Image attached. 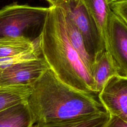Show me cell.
Returning a JSON list of instances; mask_svg holds the SVG:
<instances>
[{
    "instance_id": "6da1fadb",
    "label": "cell",
    "mask_w": 127,
    "mask_h": 127,
    "mask_svg": "<svg viewBox=\"0 0 127 127\" xmlns=\"http://www.w3.org/2000/svg\"><path fill=\"white\" fill-rule=\"evenodd\" d=\"M32 88L28 103L36 124L59 122L106 110L97 94L69 86L50 67Z\"/></svg>"
},
{
    "instance_id": "7a4b0ae2",
    "label": "cell",
    "mask_w": 127,
    "mask_h": 127,
    "mask_svg": "<svg viewBox=\"0 0 127 127\" xmlns=\"http://www.w3.org/2000/svg\"><path fill=\"white\" fill-rule=\"evenodd\" d=\"M49 7L41 36L43 57L64 83L78 90L95 94L90 72L67 37L63 7Z\"/></svg>"
},
{
    "instance_id": "3957f363",
    "label": "cell",
    "mask_w": 127,
    "mask_h": 127,
    "mask_svg": "<svg viewBox=\"0 0 127 127\" xmlns=\"http://www.w3.org/2000/svg\"><path fill=\"white\" fill-rule=\"evenodd\" d=\"M49 7L14 2L0 9V40L24 38L35 41L41 37Z\"/></svg>"
},
{
    "instance_id": "277c9868",
    "label": "cell",
    "mask_w": 127,
    "mask_h": 127,
    "mask_svg": "<svg viewBox=\"0 0 127 127\" xmlns=\"http://www.w3.org/2000/svg\"><path fill=\"white\" fill-rule=\"evenodd\" d=\"M59 5L74 22L82 36L87 51L94 61L105 50L104 38L94 19L81 0H64Z\"/></svg>"
},
{
    "instance_id": "5b68a950",
    "label": "cell",
    "mask_w": 127,
    "mask_h": 127,
    "mask_svg": "<svg viewBox=\"0 0 127 127\" xmlns=\"http://www.w3.org/2000/svg\"><path fill=\"white\" fill-rule=\"evenodd\" d=\"M104 42L105 50L111 56L118 75L127 77V24L112 10Z\"/></svg>"
},
{
    "instance_id": "8992f818",
    "label": "cell",
    "mask_w": 127,
    "mask_h": 127,
    "mask_svg": "<svg viewBox=\"0 0 127 127\" xmlns=\"http://www.w3.org/2000/svg\"><path fill=\"white\" fill-rule=\"evenodd\" d=\"M49 66L43 57L0 68V86H32Z\"/></svg>"
},
{
    "instance_id": "52a82bcc",
    "label": "cell",
    "mask_w": 127,
    "mask_h": 127,
    "mask_svg": "<svg viewBox=\"0 0 127 127\" xmlns=\"http://www.w3.org/2000/svg\"><path fill=\"white\" fill-rule=\"evenodd\" d=\"M98 96L110 116L127 122V77L113 76Z\"/></svg>"
},
{
    "instance_id": "ba28073f",
    "label": "cell",
    "mask_w": 127,
    "mask_h": 127,
    "mask_svg": "<svg viewBox=\"0 0 127 127\" xmlns=\"http://www.w3.org/2000/svg\"><path fill=\"white\" fill-rule=\"evenodd\" d=\"M90 74L94 92L96 94L102 91L109 79L118 75L112 59L106 50L95 58Z\"/></svg>"
},
{
    "instance_id": "9c48e42d",
    "label": "cell",
    "mask_w": 127,
    "mask_h": 127,
    "mask_svg": "<svg viewBox=\"0 0 127 127\" xmlns=\"http://www.w3.org/2000/svg\"><path fill=\"white\" fill-rule=\"evenodd\" d=\"M35 123L28 101L0 111V127H33Z\"/></svg>"
},
{
    "instance_id": "30bf717a",
    "label": "cell",
    "mask_w": 127,
    "mask_h": 127,
    "mask_svg": "<svg viewBox=\"0 0 127 127\" xmlns=\"http://www.w3.org/2000/svg\"><path fill=\"white\" fill-rule=\"evenodd\" d=\"M110 118L106 111L59 122L37 123L33 127H105Z\"/></svg>"
},
{
    "instance_id": "8fae6325",
    "label": "cell",
    "mask_w": 127,
    "mask_h": 127,
    "mask_svg": "<svg viewBox=\"0 0 127 127\" xmlns=\"http://www.w3.org/2000/svg\"><path fill=\"white\" fill-rule=\"evenodd\" d=\"M63 9L64 12L65 28L67 37L71 45L78 53L90 73L94 61L87 51L82 36L78 29L68 13L64 8Z\"/></svg>"
},
{
    "instance_id": "7c38bea8",
    "label": "cell",
    "mask_w": 127,
    "mask_h": 127,
    "mask_svg": "<svg viewBox=\"0 0 127 127\" xmlns=\"http://www.w3.org/2000/svg\"><path fill=\"white\" fill-rule=\"evenodd\" d=\"M32 89L30 86H0V111L28 101Z\"/></svg>"
},
{
    "instance_id": "4fadbf2b",
    "label": "cell",
    "mask_w": 127,
    "mask_h": 127,
    "mask_svg": "<svg viewBox=\"0 0 127 127\" xmlns=\"http://www.w3.org/2000/svg\"><path fill=\"white\" fill-rule=\"evenodd\" d=\"M91 14L104 40L111 9L107 0H81Z\"/></svg>"
},
{
    "instance_id": "5bb4252c",
    "label": "cell",
    "mask_w": 127,
    "mask_h": 127,
    "mask_svg": "<svg viewBox=\"0 0 127 127\" xmlns=\"http://www.w3.org/2000/svg\"><path fill=\"white\" fill-rule=\"evenodd\" d=\"M41 37L35 41L24 38H14L0 40V58L18 55L33 48Z\"/></svg>"
},
{
    "instance_id": "9a60e30c",
    "label": "cell",
    "mask_w": 127,
    "mask_h": 127,
    "mask_svg": "<svg viewBox=\"0 0 127 127\" xmlns=\"http://www.w3.org/2000/svg\"><path fill=\"white\" fill-rule=\"evenodd\" d=\"M43 57L41 39L32 49L13 56L0 58V68H3L10 65L23 61L35 59Z\"/></svg>"
},
{
    "instance_id": "2e32d148",
    "label": "cell",
    "mask_w": 127,
    "mask_h": 127,
    "mask_svg": "<svg viewBox=\"0 0 127 127\" xmlns=\"http://www.w3.org/2000/svg\"><path fill=\"white\" fill-rule=\"evenodd\" d=\"M111 10L127 24V0H120L109 4Z\"/></svg>"
},
{
    "instance_id": "e0dca14e",
    "label": "cell",
    "mask_w": 127,
    "mask_h": 127,
    "mask_svg": "<svg viewBox=\"0 0 127 127\" xmlns=\"http://www.w3.org/2000/svg\"><path fill=\"white\" fill-rule=\"evenodd\" d=\"M105 127H127V122L117 117L110 116Z\"/></svg>"
},
{
    "instance_id": "ac0fdd59",
    "label": "cell",
    "mask_w": 127,
    "mask_h": 127,
    "mask_svg": "<svg viewBox=\"0 0 127 127\" xmlns=\"http://www.w3.org/2000/svg\"><path fill=\"white\" fill-rule=\"evenodd\" d=\"M47 0L51 5H59L63 0Z\"/></svg>"
},
{
    "instance_id": "d6986e66",
    "label": "cell",
    "mask_w": 127,
    "mask_h": 127,
    "mask_svg": "<svg viewBox=\"0 0 127 127\" xmlns=\"http://www.w3.org/2000/svg\"><path fill=\"white\" fill-rule=\"evenodd\" d=\"M118 0H107V1L109 3V4H110L111 3H112V2L118 1Z\"/></svg>"
}]
</instances>
